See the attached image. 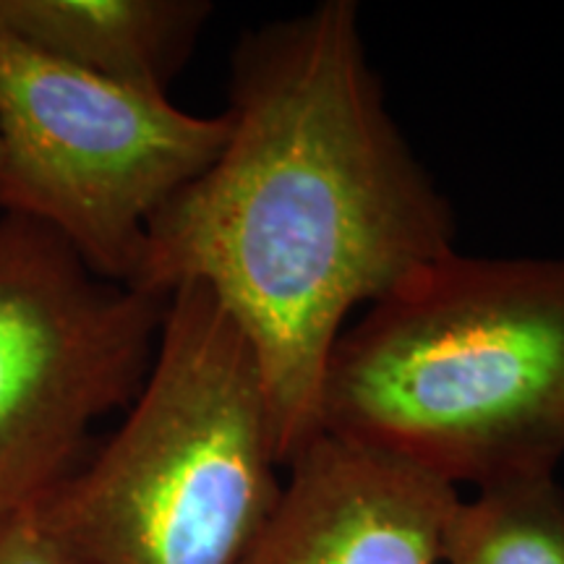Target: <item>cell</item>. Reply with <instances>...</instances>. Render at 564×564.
Masks as SVG:
<instances>
[{
  "label": "cell",
  "mask_w": 564,
  "mask_h": 564,
  "mask_svg": "<svg viewBox=\"0 0 564 564\" xmlns=\"http://www.w3.org/2000/svg\"><path fill=\"white\" fill-rule=\"evenodd\" d=\"M0 564H91L55 539L32 512L0 525Z\"/></svg>",
  "instance_id": "obj_9"
},
{
  "label": "cell",
  "mask_w": 564,
  "mask_h": 564,
  "mask_svg": "<svg viewBox=\"0 0 564 564\" xmlns=\"http://www.w3.org/2000/svg\"><path fill=\"white\" fill-rule=\"evenodd\" d=\"M228 133V112L97 79L0 26V215L53 228L105 280L133 285L152 217Z\"/></svg>",
  "instance_id": "obj_4"
},
{
  "label": "cell",
  "mask_w": 564,
  "mask_h": 564,
  "mask_svg": "<svg viewBox=\"0 0 564 564\" xmlns=\"http://www.w3.org/2000/svg\"><path fill=\"white\" fill-rule=\"evenodd\" d=\"M236 564H442L463 494L413 465L319 434Z\"/></svg>",
  "instance_id": "obj_6"
},
{
  "label": "cell",
  "mask_w": 564,
  "mask_h": 564,
  "mask_svg": "<svg viewBox=\"0 0 564 564\" xmlns=\"http://www.w3.org/2000/svg\"><path fill=\"white\" fill-rule=\"evenodd\" d=\"M212 17L207 0H0V26L118 87L167 97Z\"/></svg>",
  "instance_id": "obj_7"
},
{
  "label": "cell",
  "mask_w": 564,
  "mask_h": 564,
  "mask_svg": "<svg viewBox=\"0 0 564 564\" xmlns=\"http://www.w3.org/2000/svg\"><path fill=\"white\" fill-rule=\"evenodd\" d=\"M319 434L460 491L554 476L564 457V259L423 264L337 337Z\"/></svg>",
  "instance_id": "obj_2"
},
{
  "label": "cell",
  "mask_w": 564,
  "mask_h": 564,
  "mask_svg": "<svg viewBox=\"0 0 564 564\" xmlns=\"http://www.w3.org/2000/svg\"><path fill=\"white\" fill-rule=\"evenodd\" d=\"M280 470L257 352L188 282L167 299L126 421L32 514L91 564H236Z\"/></svg>",
  "instance_id": "obj_3"
},
{
  "label": "cell",
  "mask_w": 564,
  "mask_h": 564,
  "mask_svg": "<svg viewBox=\"0 0 564 564\" xmlns=\"http://www.w3.org/2000/svg\"><path fill=\"white\" fill-rule=\"evenodd\" d=\"M223 152L160 207L131 288L204 285L249 337L285 465L319 436L350 314L455 249V215L384 105L358 9L243 34Z\"/></svg>",
  "instance_id": "obj_1"
},
{
  "label": "cell",
  "mask_w": 564,
  "mask_h": 564,
  "mask_svg": "<svg viewBox=\"0 0 564 564\" xmlns=\"http://www.w3.org/2000/svg\"><path fill=\"white\" fill-rule=\"evenodd\" d=\"M442 564H564L562 486L546 476L460 497Z\"/></svg>",
  "instance_id": "obj_8"
},
{
  "label": "cell",
  "mask_w": 564,
  "mask_h": 564,
  "mask_svg": "<svg viewBox=\"0 0 564 564\" xmlns=\"http://www.w3.org/2000/svg\"><path fill=\"white\" fill-rule=\"evenodd\" d=\"M167 299L91 272L47 225L0 215V525L89 457L91 429L129 408Z\"/></svg>",
  "instance_id": "obj_5"
}]
</instances>
